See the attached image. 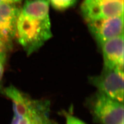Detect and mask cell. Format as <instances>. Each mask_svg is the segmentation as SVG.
I'll list each match as a JSON object with an SVG mask.
<instances>
[{"mask_svg": "<svg viewBox=\"0 0 124 124\" xmlns=\"http://www.w3.org/2000/svg\"><path fill=\"white\" fill-rule=\"evenodd\" d=\"M66 124H86L78 118L70 114H66Z\"/></svg>", "mask_w": 124, "mask_h": 124, "instance_id": "obj_11", "label": "cell"}, {"mask_svg": "<svg viewBox=\"0 0 124 124\" xmlns=\"http://www.w3.org/2000/svg\"><path fill=\"white\" fill-rule=\"evenodd\" d=\"M124 124V123H122V124Z\"/></svg>", "mask_w": 124, "mask_h": 124, "instance_id": "obj_13", "label": "cell"}, {"mask_svg": "<svg viewBox=\"0 0 124 124\" xmlns=\"http://www.w3.org/2000/svg\"><path fill=\"white\" fill-rule=\"evenodd\" d=\"M9 47L4 42L0 39V83L3 78L6 63L7 52Z\"/></svg>", "mask_w": 124, "mask_h": 124, "instance_id": "obj_9", "label": "cell"}, {"mask_svg": "<svg viewBox=\"0 0 124 124\" xmlns=\"http://www.w3.org/2000/svg\"><path fill=\"white\" fill-rule=\"evenodd\" d=\"M103 68H124V34L107 40L100 46Z\"/></svg>", "mask_w": 124, "mask_h": 124, "instance_id": "obj_7", "label": "cell"}, {"mask_svg": "<svg viewBox=\"0 0 124 124\" xmlns=\"http://www.w3.org/2000/svg\"><path fill=\"white\" fill-rule=\"evenodd\" d=\"M78 0H49L52 6L57 10H64L74 5Z\"/></svg>", "mask_w": 124, "mask_h": 124, "instance_id": "obj_8", "label": "cell"}, {"mask_svg": "<svg viewBox=\"0 0 124 124\" xmlns=\"http://www.w3.org/2000/svg\"><path fill=\"white\" fill-rule=\"evenodd\" d=\"M20 8L14 4H0V39L10 47L16 35Z\"/></svg>", "mask_w": 124, "mask_h": 124, "instance_id": "obj_6", "label": "cell"}, {"mask_svg": "<svg viewBox=\"0 0 124 124\" xmlns=\"http://www.w3.org/2000/svg\"><path fill=\"white\" fill-rule=\"evenodd\" d=\"M123 103L98 91L87 100V106L93 118L100 124L124 123Z\"/></svg>", "mask_w": 124, "mask_h": 124, "instance_id": "obj_2", "label": "cell"}, {"mask_svg": "<svg viewBox=\"0 0 124 124\" xmlns=\"http://www.w3.org/2000/svg\"><path fill=\"white\" fill-rule=\"evenodd\" d=\"M22 0H0V4H17L20 3Z\"/></svg>", "mask_w": 124, "mask_h": 124, "instance_id": "obj_12", "label": "cell"}, {"mask_svg": "<svg viewBox=\"0 0 124 124\" xmlns=\"http://www.w3.org/2000/svg\"><path fill=\"white\" fill-rule=\"evenodd\" d=\"M49 0H26L17 21L18 42L28 55L52 36Z\"/></svg>", "mask_w": 124, "mask_h": 124, "instance_id": "obj_1", "label": "cell"}, {"mask_svg": "<svg viewBox=\"0 0 124 124\" xmlns=\"http://www.w3.org/2000/svg\"><path fill=\"white\" fill-rule=\"evenodd\" d=\"M11 124H32L30 119L26 116H14Z\"/></svg>", "mask_w": 124, "mask_h": 124, "instance_id": "obj_10", "label": "cell"}, {"mask_svg": "<svg viewBox=\"0 0 124 124\" xmlns=\"http://www.w3.org/2000/svg\"><path fill=\"white\" fill-rule=\"evenodd\" d=\"M89 81L98 92L124 102V68H103L99 75L90 77Z\"/></svg>", "mask_w": 124, "mask_h": 124, "instance_id": "obj_3", "label": "cell"}, {"mask_svg": "<svg viewBox=\"0 0 124 124\" xmlns=\"http://www.w3.org/2000/svg\"><path fill=\"white\" fill-rule=\"evenodd\" d=\"M88 28L99 46L124 34V15L87 22Z\"/></svg>", "mask_w": 124, "mask_h": 124, "instance_id": "obj_5", "label": "cell"}, {"mask_svg": "<svg viewBox=\"0 0 124 124\" xmlns=\"http://www.w3.org/2000/svg\"><path fill=\"white\" fill-rule=\"evenodd\" d=\"M81 13L86 22L124 15V0H84Z\"/></svg>", "mask_w": 124, "mask_h": 124, "instance_id": "obj_4", "label": "cell"}]
</instances>
